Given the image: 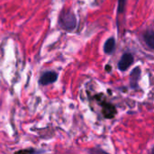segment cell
I'll use <instances>...</instances> for the list:
<instances>
[{
  "mask_svg": "<svg viewBox=\"0 0 154 154\" xmlns=\"http://www.w3.org/2000/svg\"><path fill=\"white\" fill-rule=\"evenodd\" d=\"M59 23L63 29L67 31H71L76 27L77 24L76 16L70 10H63L60 14Z\"/></svg>",
  "mask_w": 154,
  "mask_h": 154,
  "instance_id": "6da1fadb",
  "label": "cell"
},
{
  "mask_svg": "<svg viewBox=\"0 0 154 154\" xmlns=\"http://www.w3.org/2000/svg\"><path fill=\"white\" fill-rule=\"evenodd\" d=\"M57 78H58V75L56 72L47 71V72H44L41 76L39 82L42 86H47V85H50V84H52L53 82H55L57 80Z\"/></svg>",
  "mask_w": 154,
  "mask_h": 154,
  "instance_id": "7a4b0ae2",
  "label": "cell"
},
{
  "mask_svg": "<svg viewBox=\"0 0 154 154\" xmlns=\"http://www.w3.org/2000/svg\"><path fill=\"white\" fill-rule=\"evenodd\" d=\"M134 62V57L131 53H125L118 62V68L120 70H126Z\"/></svg>",
  "mask_w": 154,
  "mask_h": 154,
  "instance_id": "3957f363",
  "label": "cell"
},
{
  "mask_svg": "<svg viewBox=\"0 0 154 154\" xmlns=\"http://www.w3.org/2000/svg\"><path fill=\"white\" fill-rule=\"evenodd\" d=\"M141 69L139 67H136L131 73V86L133 88H136L138 84V80L140 79Z\"/></svg>",
  "mask_w": 154,
  "mask_h": 154,
  "instance_id": "277c9868",
  "label": "cell"
},
{
  "mask_svg": "<svg viewBox=\"0 0 154 154\" xmlns=\"http://www.w3.org/2000/svg\"><path fill=\"white\" fill-rule=\"evenodd\" d=\"M144 41L149 48L154 50V31H147L144 33Z\"/></svg>",
  "mask_w": 154,
  "mask_h": 154,
  "instance_id": "5b68a950",
  "label": "cell"
},
{
  "mask_svg": "<svg viewBox=\"0 0 154 154\" xmlns=\"http://www.w3.org/2000/svg\"><path fill=\"white\" fill-rule=\"evenodd\" d=\"M116 47V41L114 38H109L104 45V51L107 54H110L114 51Z\"/></svg>",
  "mask_w": 154,
  "mask_h": 154,
  "instance_id": "8992f818",
  "label": "cell"
},
{
  "mask_svg": "<svg viewBox=\"0 0 154 154\" xmlns=\"http://www.w3.org/2000/svg\"><path fill=\"white\" fill-rule=\"evenodd\" d=\"M125 8V0H118V13L122 14Z\"/></svg>",
  "mask_w": 154,
  "mask_h": 154,
  "instance_id": "52a82bcc",
  "label": "cell"
},
{
  "mask_svg": "<svg viewBox=\"0 0 154 154\" xmlns=\"http://www.w3.org/2000/svg\"><path fill=\"white\" fill-rule=\"evenodd\" d=\"M91 154H108L107 152L100 150V149H93L91 150Z\"/></svg>",
  "mask_w": 154,
  "mask_h": 154,
  "instance_id": "ba28073f",
  "label": "cell"
}]
</instances>
